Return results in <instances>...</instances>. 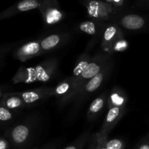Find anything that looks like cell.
<instances>
[{
    "label": "cell",
    "mask_w": 149,
    "mask_h": 149,
    "mask_svg": "<svg viewBox=\"0 0 149 149\" xmlns=\"http://www.w3.org/2000/svg\"><path fill=\"white\" fill-rule=\"evenodd\" d=\"M66 40V36L64 33H52L40 41L42 52H47L56 49L62 45Z\"/></svg>",
    "instance_id": "2e32d148"
},
{
    "label": "cell",
    "mask_w": 149,
    "mask_h": 149,
    "mask_svg": "<svg viewBox=\"0 0 149 149\" xmlns=\"http://www.w3.org/2000/svg\"><path fill=\"white\" fill-rule=\"evenodd\" d=\"M136 2L140 7L149 9V0H136Z\"/></svg>",
    "instance_id": "4316f807"
},
{
    "label": "cell",
    "mask_w": 149,
    "mask_h": 149,
    "mask_svg": "<svg viewBox=\"0 0 149 149\" xmlns=\"http://www.w3.org/2000/svg\"><path fill=\"white\" fill-rule=\"evenodd\" d=\"M101 1L109 3V4H111V5L114 6L116 8L123 10V11H125L128 4L127 0H101Z\"/></svg>",
    "instance_id": "cb8c5ba5"
},
{
    "label": "cell",
    "mask_w": 149,
    "mask_h": 149,
    "mask_svg": "<svg viewBox=\"0 0 149 149\" xmlns=\"http://www.w3.org/2000/svg\"><path fill=\"white\" fill-rule=\"evenodd\" d=\"M112 62L111 61H109L106 66L103 68L101 71L97 75L93 77L88 81L84 83L82 87L77 93V96L74 98V107L73 109L74 113H76L77 109L80 107L81 104L82 103L83 100L92 93H95L97 90H98L102 85L103 81L106 80V77L110 74L111 69Z\"/></svg>",
    "instance_id": "277c9868"
},
{
    "label": "cell",
    "mask_w": 149,
    "mask_h": 149,
    "mask_svg": "<svg viewBox=\"0 0 149 149\" xmlns=\"http://www.w3.org/2000/svg\"><path fill=\"white\" fill-rule=\"evenodd\" d=\"M33 149H41V148H33Z\"/></svg>",
    "instance_id": "f546056e"
},
{
    "label": "cell",
    "mask_w": 149,
    "mask_h": 149,
    "mask_svg": "<svg viewBox=\"0 0 149 149\" xmlns=\"http://www.w3.org/2000/svg\"><path fill=\"white\" fill-rule=\"evenodd\" d=\"M43 54L40 45V41H31L22 45L15 50L13 56L21 62H26Z\"/></svg>",
    "instance_id": "8fae6325"
},
{
    "label": "cell",
    "mask_w": 149,
    "mask_h": 149,
    "mask_svg": "<svg viewBox=\"0 0 149 149\" xmlns=\"http://www.w3.org/2000/svg\"><path fill=\"white\" fill-rule=\"evenodd\" d=\"M105 145L108 149H125V142L118 138H114L110 141L106 140Z\"/></svg>",
    "instance_id": "7402d4cb"
},
{
    "label": "cell",
    "mask_w": 149,
    "mask_h": 149,
    "mask_svg": "<svg viewBox=\"0 0 149 149\" xmlns=\"http://www.w3.org/2000/svg\"><path fill=\"white\" fill-rule=\"evenodd\" d=\"M136 149H149V142H143L140 144Z\"/></svg>",
    "instance_id": "f1b7e54d"
},
{
    "label": "cell",
    "mask_w": 149,
    "mask_h": 149,
    "mask_svg": "<svg viewBox=\"0 0 149 149\" xmlns=\"http://www.w3.org/2000/svg\"><path fill=\"white\" fill-rule=\"evenodd\" d=\"M92 60H93V58L90 55L88 51L87 52L85 51V52L81 54V56L77 60V64L74 67L73 74L71 76V78L74 80V83L80 77V75L82 74L83 71L86 69V68L89 65V63L91 62Z\"/></svg>",
    "instance_id": "d6986e66"
},
{
    "label": "cell",
    "mask_w": 149,
    "mask_h": 149,
    "mask_svg": "<svg viewBox=\"0 0 149 149\" xmlns=\"http://www.w3.org/2000/svg\"><path fill=\"white\" fill-rule=\"evenodd\" d=\"M13 118H14V113L13 111L10 110L1 105V107H0V120L1 122H10Z\"/></svg>",
    "instance_id": "603a6c76"
},
{
    "label": "cell",
    "mask_w": 149,
    "mask_h": 149,
    "mask_svg": "<svg viewBox=\"0 0 149 149\" xmlns=\"http://www.w3.org/2000/svg\"><path fill=\"white\" fill-rule=\"evenodd\" d=\"M90 132H86L80 135L74 142L71 145L68 146L64 149H84V146L90 142Z\"/></svg>",
    "instance_id": "ffe728a7"
},
{
    "label": "cell",
    "mask_w": 149,
    "mask_h": 149,
    "mask_svg": "<svg viewBox=\"0 0 149 149\" xmlns=\"http://www.w3.org/2000/svg\"><path fill=\"white\" fill-rule=\"evenodd\" d=\"M121 28L132 31H149V17L135 13H123L116 22Z\"/></svg>",
    "instance_id": "8992f818"
},
{
    "label": "cell",
    "mask_w": 149,
    "mask_h": 149,
    "mask_svg": "<svg viewBox=\"0 0 149 149\" xmlns=\"http://www.w3.org/2000/svg\"><path fill=\"white\" fill-rule=\"evenodd\" d=\"M43 0H20L11 7L2 11L0 14V19L9 18L23 12L39 9Z\"/></svg>",
    "instance_id": "30bf717a"
},
{
    "label": "cell",
    "mask_w": 149,
    "mask_h": 149,
    "mask_svg": "<svg viewBox=\"0 0 149 149\" xmlns=\"http://www.w3.org/2000/svg\"><path fill=\"white\" fill-rule=\"evenodd\" d=\"M128 101V96L127 93L119 87H114L111 91L108 97V108L113 107L125 108Z\"/></svg>",
    "instance_id": "9a60e30c"
},
{
    "label": "cell",
    "mask_w": 149,
    "mask_h": 149,
    "mask_svg": "<svg viewBox=\"0 0 149 149\" xmlns=\"http://www.w3.org/2000/svg\"><path fill=\"white\" fill-rule=\"evenodd\" d=\"M111 55L105 53L104 52H97L93 57V60L91 61V62L89 63L86 69L83 71L82 74L74 82V94H73L71 100H74L78 92L79 91V90L84 83H86L89 80L95 77L96 75H97L103 70V68L106 66V64L109 61H111Z\"/></svg>",
    "instance_id": "3957f363"
},
{
    "label": "cell",
    "mask_w": 149,
    "mask_h": 149,
    "mask_svg": "<svg viewBox=\"0 0 149 149\" xmlns=\"http://www.w3.org/2000/svg\"><path fill=\"white\" fill-rule=\"evenodd\" d=\"M9 147H10L9 141H7V138L2 137L0 139V149H9Z\"/></svg>",
    "instance_id": "484cf974"
},
{
    "label": "cell",
    "mask_w": 149,
    "mask_h": 149,
    "mask_svg": "<svg viewBox=\"0 0 149 149\" xmlns=\"http://www.w3.org/2000/svg\"><path fill=\"white\" fill-rule=\"evenodd\" d=\"M1 105L13 111L23 109L26 106L23 99L15 93H7L1 96Z\"/></svg>",
    "instance_id": "ac0fdd59"
},
{
    "label": "cell",
    "mask_w": 149,
    "mask_h": 149,
    "mask_svg": "<svg viewBox=\"0 0 149 149\" xmlns=\"http://www.w3.org/2000/svg\"><path fill=\"white\" fill-rule=\"evenodd\" d=\"M31 132V125L25 122L18 124L10 130L7 134V137L14 146L20 148L29 142Z\"/></svg>",
    "instance_id": "ba28073f"
},
{
    "label": "cell",
    "mask_w": 149,
    "mask_h": 149,
    "mask_svg": "<svg viewBox=\"0 0 149 149\" xmlns=\"http://www.w3.org/2000/svg\"><path fill=\"white\" fill-rule=\"evenodd\" d=\"M125 112V108L113 107L109 109L102 125L101 130L100 132H97V134L101 136L108 137L109 132L115 127V126L122 119Z\"/></svg>",
    "instance_id": "7c38bea8"
},
{
    "label": "cell",
    "mask_w": 149,
    "mask_h": 149,
    "mask_svg": "<svg viewBox=\"0 0 149 149\" xmlns=\"http://www.w3.org/2000/svg\"><path fill=\"white\" fill-rule=\"evenodd\" d=\"M58 65V59L50 58L35 66L21 67L12 79V82L13 84L48 82L55 75Z\"/></svg>",
    "instance_id": "6da1fadb"
},
{
    "label": "cell",
    "mask_w": 149,
    "mask_h": 149,
    "mask_svg": "<svg viewBox=\"0 0 149 149\" xmlns=\"http://www.w3.org/2000/svg\"><path fill=\"white\" fill-rule=\"evenodd\" d=\"M39 10L46 26L58 24L65 17V13L61 9L57 0H43Z\"/></svg>",
    "instance_id": "5b68a950"
},
{
    "label": "cell",
    "mask_w": 149,
    "mask_h": 149,
    "mask_svg": "<svg viewBox=\"0 0 149 149\" xmlns=\"http://www.w3.org/2000/svg\"><path fill=\"white\" fill-rule=\"evenodd\" d=\"M53 87H42L20 93H15L20 96L26 105H34L49 97H53Z\"/></svg>",
    "instance_id": "9c48e42d"
},
{
    "label": "cell",
    "mask_w": 149,
    "mask_h": 149,
    "mask_svg": "<svg viewBox=\"0 0 149 149\" xmlns=\"http://www.w3.org/2000/svg\"><path fill=\"white\" fill-rule=\"evenodd\" d=\"M122 28L116 23H108L102 36L101 49L103 52L112 55V48L114 44L121 38H123Z\"/></svg>",
    "instance_id": "52a82bcc"
},
{
    "label": "cell",
    "mask_w": 149,
    "mask_h": 149,
    "mask_svg": "<svg viewBox=\"0 0 149 149\" xmlns=\"http://www.w3.org/2000/svg\"><path fill=\"white\" fill-rule=\"evenodd\" d=\"M108 137L101 136L99 134H96V146L95 149H108L105 145V142Z\"/></svg>",
    "instance_id": "d4e9b609"
},
{
    "label": "cell",
    "mask_w": 149,
    "mask_h": 149,
    "mask_svg": "<svg viewBox=\"0 0 149 149\" xmlns=\"http://www.w3.org/2000/svg\"><path fill=\"white\" fill-rule=\"evenodd\" d=\"M53 88V97L59 99L61 105L66 104L69 101H71L74 90V80L71 77L61 81Z\"/></svg>",
    "instance_id": "4fadbf2b"
},
{
    "label": "cell",
    "mask_w": 149,
    "mask_h": 149,
    "mask_svg": "<svg viewBox=\"0 0 149 149\" xmlns=\"http://www.w3.org/2000/svg\"><path fill=\"white\" fill-rule=\"evenodd\" d=\"M87 15L93 20L103 23H116L125 12L101 0H81Z\"/></svg>",
    "instance_id": "7a4b0ae2"
},
{
    "label": "cell",
    "mask_w": 149,
    "mask_h": 149,
    "mask_svg": "<svg viewBox=\"0 0 149 149\" xmlns=\"http://www.w3.org/2000/svg\"><path fill=\"white\" fill-rule=\"evenodd\" d=\"M107 23L92 19L91 20H85L80 23L79 29L87 34L95 36L96 39H97L102 37Z\"/></svg>",
    "instance_id": "5bb4252c"
},
{
    "label": "cell",
    "mask_w": 149,
    "mask_h": 149,
    "mask_svg": "<svg viewBox=\"0 0 149 149\" xmlns=\"http://www.w3.org/2000/svg\"><path fill=\"white\" fill-rule=\"evenodd\" d=\"M96 146V135H95L94 136L92 137L91 139H90V143L88 144V146L87 147L86 149H95Z\"/></svg>",
    "instance_id": "83f0119b"
},
{
    "label": "cell",
    "mask_w": 149,
    "mask_h": 149,
    "mask_svg": "<svg viewBox=\"0 0 149 149\" xmlns=\"http://www.w3.org/2000/svg\"><path fill=\"white\" fill-rule=\"evenodd\" d=\"M108 97L109 96H107L106 93H103L92 102L87 114V119L89 121L91 122L97 119L105 108L106 104H107Z\"/></svg>",
    "instance_id": "e0dca14e"
},
{
    "label": "cell",
    "mask_w": 149,
    "mask_h": 149,
    "mask_svg": "<svg viewBox=\"0 0 149 149\" xmlns=\"http://www.w3.org/2000/svg\"><path fill=\"white\" fill-rule=\"evenodd\" d=\"M128 47H129V43L125 39V37L121 38L113 45L112 48V54L114 52H125L128 49Z\"/></svg>",
    "instance_id": "44dd1931"
}]
</instances>
